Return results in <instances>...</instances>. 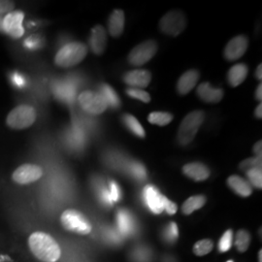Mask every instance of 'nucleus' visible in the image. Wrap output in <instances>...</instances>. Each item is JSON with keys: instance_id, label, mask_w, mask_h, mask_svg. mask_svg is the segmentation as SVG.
Masks as SVG:
<instances>
[{"instance_id": "f257e3e1", "label": "nucleus", "mask_w": 262, "mask_h": 262, "mask_svg": "<svg viewBox=\"0 0 262 262\" xmlns=\"http://www.w3.org/2000/svg\"><path fill=\"white\" fill-rule=\"evenodd\" d=\"M28 246L34 256L43 262H56L61 255V250L56 240L45 232L37 231L29 236Z\"/></svg>"}, {"instance_id": "f03ea898", "label": "nucleus", "mask_w": 262, "mask_h": 262, "mask_svg": "<svg viewBox=\"0 0 262 262\" xmlns=\"http://www.w3.org/2000/svg\"><path fill=\"white\" fill-rule=\"evenodd\" d=\"M88 55V47L82 42H71L61 48L55 56V63L68 68L79 64Z\"/></svg>"}, {"instance_id": "7ed1b4c3", "label": "nucleus", "mask_w": 262, "mask_h": 262, "mask_svg": "<svg viewBox=\"0 0 262 262\" xmlns=\"http://www.w3.org/2000/svg\"><path fill=\"white\" fill-rule=\"evenodd\" d=\"M204 119L205 114L203 111H193L187 114L179 127L177 139L181 146H187L194 139Z\"/></svg>"}, {"instance_id": "20e7f679", "label": "nucleus", "mask_w": 262, "mask_h": 262, "mask_svg": "<svg viewBox=\"0 0 262 262\" xmlns=\"http://www.w3.org/2000/svg\"><path fill=\"white\" fill-rule=\"evenodd\" d=\"M36 117V111L32 106L19 105L8 114L6 124L12 129H26L34 123Z\"/></svg>"}, {"instance_id": "39448f33", "label": "nucleus", "mask_w": 262, "mask_h": 262, "mask_svg": "<svg viewBox=\"0 0 262 262\" xmlns=\"http://www.w3.org/2000/svg\"><path fill=\"white\" fill-rule=\"evenodd\" d=\"M60 223L67 231L77 234H90L93 228L90 221L81 212L74 209L64 211L60 216Z\"/></svg>"}, {"instance_id": "423d86ee", "label": "nucleus", "mask_w": 262, "mask_h": 262, "mask_svg": "<svg viewBox=\"0 0 262 262\" xmlns=\"http://www.w3.org/2000/svg\"><path fill=\"white\" fill-rule=\"evenodd\" d=\"M187 27V19L181 11H170L159 21L160 30L169 36H178Z\"/></svg>"}, {"instance_id": "0eeeda50", "label": "nucleus", "mask_w": 262, "mask_h": 262, "mask_svg": "<svg viewBox=\"0 0 262 262\" xmlns=\"http://www.w3.org/2000/svg\"><path fill=\"white\" fill-rule=\"evenodd\" d=\"M158 52V45L155 41L148 40L142 42L131 50L128 55V62L131 66H142L149 62Z\"/></svg>"}, {"instance_id": "6e6552de", "label": "nucleus", "mask_w": 262, "mask_h": 262, "mask_svg": "<svg viewBox=\"0 0 262 262\" xmlns=\"http://www.w3.org/2000/svg\"><path fill=\"white\" fill-rule=\"evenodd\" d=\"M78 102L84 112L100 115L108 108V105L99 93L85 91L79 95Z\"/></svg>"}, {"instance_id": "1a4fd4ad", "label": "nucleus", "mask_w": 262, "mask_h": 262, "mask_svg": "<svg viewBox=\"0 0 262 262\" xmlns=\"http://www.w3.org/2000/svg\"><path fill=\"white\" fill-rule=\"evenodd\" d=\"M42 175L43 170L39 165L23 164L13 172L12 179L19 185H28L38 181Z\"/></svg>"}, {"instance_id": "9d476101", "label": "nucleus", "mask_w": 262, "mask_h": 262, "mask_svg": "<svg viewBox=\"0 0 262 262\" xmlns=\"http://www.w3.org/2000/svg\"><path fill=\"white\" fill-rule=\"evenodd\" d=\"M25 18V14L21 11H12L7 14L3 21H2V28L3 32L7 33L12 38L21 37L25 33V29L23 28V20Z\"/></svg>"}, {"instance_id": "9b49d317", "label": "nucleus", "mask_w": 262, "mask_h": 262, "mask_svg": "<svg viewBox=\"0 0 262 262\" xmlns=\"http://www.w3.org/2000/svg\"><path fill=\"white\" fill-rule=\"evenodd\" d=\"M249 47V40L245 35H238L232 38L225 46L224 55L227 60L233 61L245 55Z\"/></svg>"}, {"instance_id": "f8f14e48", "label": "nucleus", "mask_w": 262, "mask_h": 262, "mask_svg": "<svg viewBox=\"0 0 262 262\" xmlns=\"http://www.w3.org/2000/svg\"><path fill=\"white\" fill-rule=\"evenodd\" d=\"M143 195L145 202L152 213L161 214L164 211L165 203L168 198L162 195L156 187L147 186L144 188Z\"/></svg>"}, {"instance_id": "ddd939ff", "label": "nucleus", "mask_w": 262, "mask_h": 262, "mask_svg": "<svg viewBox=\"0 0 262 262\" xmlns=\"http://www.w3.org/2000/svg\"><path fill=\"white\" fill-rule=\"evenodd\" d=\"M151 74L144 69H135L126 72L123 76V82L134 89H145L150 84Z\"/></svg>"}, {"instance_id": "4468645a", "label": "nucleus", "mask_w": 262, "mask_h": 262, "mask_svg": "<svg viewBox=\"0 0 262 262\" xmlns=\"http://www.w3.org/2000/svg\"><path fill=\"white\" fill-rule=\"evenodd\" d=\"M89 44L91 50L95 55L100 56L103 54L107 46V34L102 26L97 25L93 28L89 39Z\"/></svg>"}, {"instance_id": "2eb2a0df", "label": "nucleus", "mask_w": 262, "mask_h": 262, "mask_svg": "<svg viewBox=\"0 0 262 262\" xmlns=\"http://www.w3.org/2000/svg\"><path fill=\"white\" fill-rule=\"evenodd\" d=\"M197 95L199 98L208 103H217L224 97V91L212 86L208 82L199 84L197 88Z\"/></svg>"}, {"instance_id": "dca6fc26", "label": "nucleus", "mask_w": 262, "mask_h": 262, "mask_svg": "<svg viewBox=\"0 0 262 262\" xmlns=\"http://www.w3.org/2000/svg\"><path fill=\"white\" fill-rule=\"evenodd\" d=\"M200 74L197 70H188L180 77L177 83L178 93L182 95L190 93L196 85Z\"/></svg>"}, {"instance_id": "f3484780", "label": "nucleus", "mask_w": 262, "mask_h": 262, "mask_svg": "<svg viewBox=\"0 0 262 262\" xmlns=\"http://www.w3.org/2000/svg\"><path fill=\"white\" fill-rule=\"evenodd\" d=\"M183 172L187 177L196 182L205 181L210 177L211 174L210 169L208 168L205 164L200 162H191L186 164L183 167Z\"/></svg>"}, {"instance_id": "a211bd4d", "label": "nucleus", "mask_w": 262, "mask_h": 262, "mask_svg": "<svg viewBox=\"0 0 262 262\" xmlns=\"http://www.w3.org/2000/svg\"><path fill=\"white\" fill-rule=\"evenodd\" d=\"M124 13L122 10H115L109 17L108 29L113 37H120L124 29Z\"/></svg>"}, {"instance_id": "6ab92c4d", "label": "nucleus", "mask_w": 262, "mask_h": 262, "mask_svg": "<svg viewBox=\"0 0 262 262\" xmlns=\"http://www.w3.org/2000/svg\"><path fill=\"white\" fill-rule=\"evenodd\" d=\"M227 185L237 193L238 195L243 197L250 196L253 193V188L249 182L240 176L232 175L227 179Z\"/></svg>"}, {"instance_id": "aec40b11", "label": "nucleus", "mask_w": 262, "mask_h": 262, "mask_svg": "<svg viewBox=\"0 0 262 262\" xmlns=\"http://www.w3.org/2000/svg\"><path fill=\"white\" fill-rule=\"evenodd\" d=\"M249 73L248 66L244 63L236 64L230 68L227 73V81L231 86H238L242 84Z\"/></svg>"}, {"instance_id": "412c9836", "label": "nucleus", "mask_w": 262, "mask_h": 262, "mask_svg": "<svg viewBox=\"0 0 262 262\" xmlns=\"http://www.w3.org/2000/svg\"><path fill=\"white\" fill-rule=\"evenodd\" d=\"M99 94H101V96L103 97L108 107H111L113 109H117L121 106L120 97L118 96V94L111 85L107 84H101Z\"/></svg>"}, {"instance_id": "4be33fe9", "label": "nucleus", "mask_w": 262, "mask_h": 262, "mask_svg": "<svg viewBox=\"0 0 262 262\" xmlns=\"http://www.w3.org/2000/svg\"><path fill=\"white\" fill-rule=\"evenodd\" d=\"M206 203V197L204 195H194L189 197L185 201L182 207V211L185 215H190L194 211L201 209Z\"/></svg>"}, {"instance_id": "5701e85b", "label": "nucleus", "mask_w": 262, "mask_h": 262, "mask_svg": "<svg viewBox=\"0 0 262 262\" xmlns=\"http://www.w3.org/2000/svg\"><path fill=\"white\" fill-rule=\"evenodd\" d=\"M122 122L131 133H133L134 135H136L139 138H145V136H146L145 130H144L143 126L141 125L139 121L134 116H132L130 114L123 115Z\"/></svg>"}, {"instance_id": "b1692460", "label": "nucleus", "mask_w": 262, "mask_h": 262, "mask_svg": "<svg viewBox=\"0 0 262 262\" xmlns=\"http://www.w3.org/2000/svg\"><path fill=\"white\" fill-rule=\"evenodd\" d=\"M251 242V235L250 233L245 230V229H240L237 233H236V238H235V246L237 248V250L241 253L246 252L249 249Z\"/></svg>"}, {"instance_id": "393cba45", "label": "nucleus", "mask_w": 262, "mask_h": 262, "mask_svg": "<svg viewBox=\"0 0 262 262\" xmlns=\"http://www.w3.org/2000/svg\"><path fill=\"white\" fill-rule=\"evenodd\" d=\"M173 115L168 112H152L148 117V121L159 126H164L172 122Z\"/></svg>"}, {"instance_id": "a878e982", "label": "nucleus", "mask_w": 262, "mask_h": 262, "mask_svg": "<svg viewBox=\"0 0 262 262\" xmlns=\"http://www.w3.org/2000/svg\"><path fill=\"white\" fill-rule=\"evenodd\" d=\"M214 248V243L210 239L200 240L193 246V253L198 256H204L212 252Z\"/></svg>"}, {"instance_id": "bb28decb", "label": "nucleus", "mask_w": 262, "mask_h": 262, "mask_svg": "<svg viewBox=\"0 0 262 262\" xmlns=\"http://www.w3.org/2000/svg\"><path fill=\"white\" fill-rule=\"evenodd\" d=\"M247 177L250 181V185H253V187L256 188L262 187V172L261 168L254 167V168L247 170Z\"/></svg>"}, {"instance_id": "cd10ccee", "label": "nucleus", "mask_w": 262, "mask_h": 262, "mask_svg": "<svg viewBox=\"0 0 262 262\" xmlns=\"http://www.w3.org/2000/svg\"><path fill=\"white\" fill-rule=\"evenodd\" d=\"M232 243H233V231L231 229H228L225 231V234L223 235V237L219 242V251L221 253H225L229 251L230 248L232 247Z\"/></svg>"}, {"instance_id": "c85d7f7f", "label": "nucleus", "mask_w": 262, "mask_h": 262, "mask_svg": "<svg viewBox=\"0 0 262 262\" xmlns=\"http://www.w3.org/2000/svg\"><path fill=\"white\" fill-rule=\"evenodd\" d=\"M126 94L134 99L140 100L144 103H149L150 101V95L147 92H145L144 90L141 89H134V88H128L125 91Z\"/></svg>"}, {"instance_id": "c756f323", "label": "nucleus", "mask_w": 262, "mask_h": 262, "mask_svg": "<svg viewBox=\"0 0 262 262\" xmlns=\"http://www.w3.org/2000/svg\"><path fill=\"white\" fill-rule=\"evenodd\" d=\"M118 224L122 232L127 233L130 231L132 223H131L130 216L125 211H120L118 213Z\"/></svg>"}, {"instance_id": "7c9ffc66", "label": "nucleus", "mask_w": 262, "mask_h": 262, "mask_svg": "<svg viewBox=\"0 0 262 262\" xmlns=\"http://www.w3.org/2000/svg\"><path fill=\"white\" fill-rule=\"evenodd\" d=\"M15 5L13 1H7V0H0V31L3 32L2 28V21L4 17L14 11Z\"/></svg>"}, {"instance_id": "2f4dec72", "label": "nucleus", "mask_w": 262, "mask_h": 262, "mask_svg": "<svg viewBox=\"0 0 262 262\" xmlns=\"http://www.w3.org/2000/svg\"><path fill=\"white\" fill-rule=\"evenodd\" d=\"M254 167L261 168V158L254 157V158H251V159H245L240 164V168L241 169L249 170V169L254 168Z\"/></svg>"}, {"instance_id": "473e14b6", "label": "nucleus", "mask_w": 262, "mask_h": 262, "mask_svg": "<svg viewBox=\"0 0 262 262\" xmlns=\"http://www.w3.org/2000/svg\"><path fill=\"white\" fill-rule=\"evenodd\" d=\"M133 175L139 180H144L146 178V169L140 163H134L131 167Z\"/></svg>"}, {"instance_id": "72a5a7b5", "label": "nucleus", "mask_w": 262, "mask_h": 262, "mask_svg": "<svg viewBox=\"0 0 262 262\" xmlns=\"http://www.w3.org/2000/svg\"><path fill=\"white\" fill-rule=\"evenodd\" d=\"M109 193H110V196L113 201L120 200V197H121L120 187L115 182H111V184H110V192Z\"/></svg>"}, {"instance_id": "f704fd0d", "label": "nucleus", "mask_w": 262, "mask_h": 262, "mask_svg": "<svg viewBox=\"0 0 262 262\" xmlns=\"http://www.w3.org/2000/svg\"><path fill=\"white\" fill-rule=\"evenodd\" d=\"M167 232H168V236H167V237H169L168 239L173 240V239H177L178 238V226L176 225V223L172 222V223L169 224L168 226H167Z\"/></svg>"}, {"instance_id": "c9c22d12", "label": "nucleus", "mask_w": 262, "mask_h": 262, "mask_svg": "<svg viewBox=\"0 0 262 262\" xmlns=\"http://www.w3.org/2000/svg\"><path fill=\"white\" fill-rule=\"evenodd\" d=\"M164 211H166V213L169 215H174L178 211V206L176 203L167 199V201L165 203V207H164Z\"/></svg>"}, {"instance_id": "e433bc0d", "label": "nucleus", "mask_w": 262, "mask_h": 262, "mask_svg": "<svg viewBox=\"0 0 262 262\" xmlns=\"http://www.w3.org/2000/svg\"><path fill=\"white\" fill-rule=\"evenodd\" d=\"M253 151L255 154V157L257 158H261L262 156V143L261 140L256 142L253 146Z\"/></svg>"}, {"instance_id": "4c0bfd02", "label": "nucleus", "mask_w": 262, "mask_h": 262, "mask_svg": "<svg viewBox=\"0 0 262 262\" xmlns=\"http://www.w3.org/2000/svg\"><path fill=\"white\" fill-rule=\"evenodd\" d=\"M255 98H256V100H258V101H261L262 99V84H258V86H257V89H256V91H255Z\"/></svg>"}, {"instance_id": "58836bf2", "label": "nucleus", "mask_w": 262, "mask_h": 262, "mask_svg": "<svg viewBox=\"0 0 262 262\" xmlns=\"http://www.w3.org/2000/svg\"><path fill=\"white\" fill-rule=\"evenodd\" d=\"M254 115L257 119H261L262 118V104H258V106L256 107L255 111H254Z\"/></svg>"}, {"instance_id": "ea45409f", "label": "nucleus", "mask_w": 262, "mask_h": 262, "mask_svg": "<svg viewBox=\"0 0 262 262\" xmlns=\"http://www.w3.org/2000/svg\"><path fill=\"white\" fill-rule=\"evenodd\" d=\"M261 66V64H259V66H257V68H256V71H255V77H256V79H258V80H261L262 79Z\"/></svg>"}, {"instance_id": "a19ab883", "label": "nucleus", "mask_w": 262, "mask_h": 262, "mask_svg": "<svg viewBox=\"0 0 262 262\" xmlns=\"http://www.w3.org/2000/svg\"><path fill=\"white\" fill-rule=\"evenodd\" d=\"M14 82H15V84H17V85H23V82H24V80H23V78L21 77H19V75L15 76V79H14Z\"/></svg>"}, {"instance_id": "79ce46f5", "label": "nucleus", "mask_w": 262, "mask_h": 262, "mask_svg": "<svg viewBox=\"0 0 262 262\" xmlns=\"http://www.w3.org/2000/svg\"><path fill=\"white\" fill-rule=\"evenodd\" d=\"M258 262H262V251L258 252Z\"/></svg>"}, {"instance_id": "37998d69", "label": "nucleus", "mask_w": 262, "mask_h": 262, "mask_svg": "<svg viewBox=\"0 0 262 262\" xmlns=\"http://www.w3.org/2000/svg\"><path fill=\"white\" fill-rule=\"evenodd\" d=\"M227 262H233V261H232V260H228V261H227Z\"/></svg>"}]
</instances>
